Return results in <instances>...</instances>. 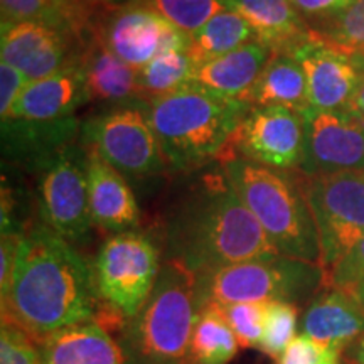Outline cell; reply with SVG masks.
<instances>
[{
	"label": "cell",
	"instance_id": "6da1fadb",
	"mask_svg": "<svg viewBox=\"0 0 364 364\" xmlns=\"http://www.w3.org/2000/svg\"><path fill=\"white\" fill-rule=\"evenodd\" d=\"M93 267L70 241L34 225L22 231L11 289L2 299V324L24 331L36 343L66 327L97 321Z\"/></svg>",
	"mask_w": 364,
	"mask_h": 364
},
{
	"label": "cell",
	"instance_id": "7a4b0ae2",
	"mask_svg": "<svg viewBox=\"0 0 364 364\" xmlns=\"http://www.w3.org/2000/svg\"><path fill=\"white\" fill-rule=\"evenodd\" d=\"M166 258L194 275L279 257L223 166L199 176L177 206L166 228Z\"/></svg>",
	"mask_w": 364,
	"mask_h": 364
},
{
	"label": "cell",
	"instance_id": "3957f363",
	"mask_svg": "<svg viewBox=\"0 0 364 364\" xmlns=\"http://www.w3.org/2000/svg\"><path fill=\"white\" fill-rule=\"evenodd\" d=\"M250 110L248 103L221 97L193 81L147 103L164 159L176 171H198L220 159Z\"/></svg>",
	"mask_w": 364,
	"mask_h": 364
},
{
	"label": "cell",
	"instance_id": "277c9868",
	"mask_svg": "<svg viewBox=\"0 0 364 364\" xmlns=\"http://www.w3.org/2000/svg\"><path fill=\"white\" fill-rule=\"evenodd\" d=\"M199 309L196 275L166 258L147 302L122 327L118 344L125 364H189Z\"/></svg>",
	"mask_w": 364,
	"mask_h": 364
},
{
	"label": "cell",
	"instance_id": "5b68a950",
	"mask_svg": "<svg viewBox=\"0 0 364 364\" xmlns=\"http://www.w3.org/2000/svg\"><path fill=\"white\" fill-rule=\"evenodd\" d=\"M223 167L279 255L321 265V247L306 184H300L289 171L272 169L247 159L236 157Z\"/></svg>",
	"mask_w": 364,
	"mask_h": 364
},
{
	"label": "cell",
	"instance_id": "8992f818",
	"mask_svg": "<svg viewBox=\"0 0 364 364\" xmlns=\"http://www.w3.org/2000/svg\"><path fill=\"white\" fill-rule=\"evenodd\" d=\"M322 284H326V273L318 263L282 255L196 275L199 307L243 302L297 304Z\"/></svg>",
	"mask_w": 364,
	"mask_h": 364
},
{
	"label": "cell",
	"instance_id": "52a82bcc",
	"mask_svg": "<svg viewBox=\"0 0 364 364\" xmlns=\"http://www.w3.org/2000/svg\"><path fill=\"white\" fill-rule=\"evenodd\" d=\"M80 142L130 179H149L167 169L147 117V103L105 108L81 124Z\"/></svg>",
	"mask_w": 364,
	"mask_h": 364
},
{
	"label": "cell",
	"instance_id": "ba28073f",
	"mask_svg": "<svg viewBox=\"0 0 364 364\" xmlns=\"http://www.w3.org/2000/svg\"><path fill=\"white\" fill-rule=\"evenodd\" d=\"M161 252L140 231L112 235L93 263L100 300L124 321L134 317L152 294L161 273Z\"/></svg>",
	"mask_w": 364,
	"mask_h": 364
},
{
	"label": "cell",
	"instance_id": "9c48e42d",
	"mask_svg": "<svg viewBox=\"0 0 364 364\" xmlns=\"http://www.w3.org/2000/svg\"><path fill=\"white\" fill-rule=\"evenodd\" d=\"M38 209L43 225L75 243L93 228L88 194V156L81 142L68 144L36 164Z\"/></svg>",
	"mask_w": 364,
	"mask_h": 364
},
{
	"label": "cell",
	"instance_id": "30bf717a",
	"mask_svg": "<svg viewBox=\"0 0 364 364\" xmlns=\"http://www.w3.org/2000/svg\"><path fill=\"white\" fill-rule=\"evenodd\" d=\"M306 193L327 277L364 236V171L307 176Z\"/></svg>",
	"mask_w": 364,
	"mask_h": 364
},
{
	"label": "cell",
	"instance_id": "8fae6325",
	"mask_svg": "<svg viewBox=\"0 0 364 364\" xmlns=\"http://www.w3.org/2000/svg\"><path fill=\"white\" fill-rule=\"evenodd\" d=\"M306 149V118L289 108H252L223 150V164L233 159L272 169H300Z\"/></svg>",
	"mask_w": 364,
	"mask_h": 364
},
{
	"label": "cell",
	"instance_id": "7c38bea8",
	"mask_svg": "<svg viewBox=\"0 0 364 364\" xmlns=\"http://www.w3.org/2000/svg\"><path fill=\"white\" fill-rule=\"evenodd\" d=\"M97 33L127 65L142 70L164 51H189L191 36L157 12L134 4L97 19Z\"/></svg>",
	"mask_w": 364,
	"mask_h": 364
},
{
	"label": "cell",
	"instance_id": "4fadbf2b",
	"mask_svg": "<svg viewBox=\"0 0 364 364\" xmlns=\"http://www.w3.org/2000/svg\"><path fill=\"white\" fill-rule=\"evenodd\" d=\"M300 171L307 176L364 171V125L349 112L309 110Z\"/></svg>",
	"mask_w": 364,
	"mask_h": 364
},
{
	"label": "cell",
	"instance_id": "5bb4252c",
	"mask_svg": "<svg viewBox=\"0 0 364 364\" xmlns=\"http://www.w3.org/2000/svg\"><path fill=\"white\" fill-rule=\"evenodd\" d=\"M0 41L2 63L19 70L29 81L48 78L76 65L85 48L73 34L36 22L2 24Z\"/></svg>",
	"mask_w": 364,
	"mask_h": 364
},
{
	"label": "cell",
	"instance_id": "9a60e30c",
	"mask_svg": "<svg viewBox=\"0 0 364 364\" xmlns=\"http://www.w3.org/2000/svg\"><path fill=\"white\" fill-rule=\"evenodd\" d=\"M292 56L306 75L312 110H348L359 83V70L351 56L316 34L300 44Z\"/></svg>",
	"mask_w": 364,
	"mask_h": 364
},
{
	"label": "cell",
	"instance_id": "2e32d148",
	"mask_svg": "<svg viewBox=\"0 0 364 364\" xmlns=\"http://www.w3.org/2000/svg\"><path fill=\"white\" fill-rule=\"evenodd\" d=\"M86 156L93 225L112 235L134 231L140 223V208L127 177L113 169L93 149H86Z\"/></svg>",
	"mask_w": 364,
	"mask_h": 364
},
{
	"label": "cell",
	"instance_id": "e0dca14e",
	"mask_svg": "<svg viewBox=\"0 0 364 364\" xmlns=\"http://www.w3.org/2000/svg\"><path fill=\"white\" fill-rule=\"evenodd\" d=\"M81 63L54 73L48 78L29 81L14 105L9 120L56 122L71 118L81 105L88 103ZM7 122V120H6Z\"/></svg>",
	"mask_w": 364,
	"mask_h": 364
},
{
	"label": "cell",
	"instance_id": "ac0fdd59",
	"mask_svg": "<svg viewBox=\"0 0 364 364\" xmlns=\"http://www.w3.org/2000/svg\"><path fill=\"white\" fill-rule=\"evenodd\" d=\"M300 334L343 353L364 334V309L353 295L327 287L304 312Z\"/></svg>",
	"mask_w": 364,
	"mask_h": 364
},
{
	"label": "cell",
	"instance_id": "d6986e66",
	"mask_svg": "<svg viewBox=\"0 0 364 364\" xmlns=\"http://www.w3.org/2000/svg\"><path fill=\"white\" fill-rule=\"evenodd\" d=\"M80 63L90 102L105 103L107 108L144 103L139 90V70L113 54L97 33L85 44Z\"/></svg>",
	"mask_w": 364,
	"mask_h": 364
},
{
	"label": "cell",
	"instance_id": "ffe728a7",
	"mask_svg": "<svg viewBox=\"0 0 364 364\" xmlns=\"http://www.w3.org/2000/svg\"><path fill=\"white\" fill-rule=\"evenodd\" d=\"M252 27L255 41L273 54H290L314 36L290 0H225Z\"/></svg>",
	"mask_w": 364,
	"mask_h": 364
},
{
	"label": "cell",
	"instance_id": "44dd1931",
	"mask_svg": "<svg viewBox=\"0 0 364 364\" xmlns=\"http://www.w3.org/2000/svg\"><path fill=\"white\" fill-rule=\"evenodd\" d=\"M273 53L258 41H250L235 51L194 68L193 83L226 98L245 102L260 80Z\"/></svg>",
	"mask_w": 364,
	"mask_h": 364
},
{
	"label": "cell",
	"instance_id": "7402d4cb",
	"mask_svg": "<svg viewBox=\"0 0 364 364\" xmlns=\"http://www.w3.org/2000/svg\"><path fill=\"white\" fill-rule=\"evenodd\" d=\"M38 346L43 364H125L120 344L98 321L66 327Z\"/></svg>",
	"mask_w": 364,
	"mask_h": 364
},
{
	"label": "cell",
	"instance_id": "603a6c76",
	"mask_svg": "<svg viewBox=\"0 0 364 364\" xmlns=\"http://www.w3.org/2000/svg\"><path fill=\"white\" fill-rule=\"evenodd\" d=\"M81 135V124L75 117L56 122H2L4 157L33 169L61 147L76 142Z\"/></svg>",
	"mask_w": 364,
	"mask_h": 364
},
{
	"label": "cell",
	"instance_id": "cb8c5ba5",
	"mask_svg": "<svg viewBox=\"0 0 364 364\" xmlns=\"http://www.w3.org/2000/svg\"><path fill=\"white\" fill-rule=\"evenodd\" d=\"M245 103L252 108H289L302 115L311 110L307 80L297 59L290 54H273Z\"/></svg>",
	"mask_w": 364,
	"mask_h": 364
},
{
	"label": "cell",
	"instance_id": "d4e9b609",
	"mask_svg": "<svg viewBox=\"0 0 364 364\" xmlns=\"http://www.w3.org/2000/svg\"><path fill=\"white\" fill-rule=\"evenodd\" d=\"M250 41H255V34L248 22L238 12L226 9L191 36L188 54L194 68H198L235 51Z\"/></svg>",
	"mask_w": 364,
	"mask_h": 364
},
{
	"label": "cell",
	"instance_id": "484cf974",
	"mask_svg": "<svg viewBox=\"0 0 364 364\" xmlns=\"http://www.w3.org/2000/svg\"><path fill=\"white\" fill-rule=\"evenodd\" d=\"M240 349L235 332L218 306H204L196 317L189 364H230Z\"/></svg>",
	"mask_w": 364,
	"mask_h": 364
},
{
	"label": "cell",
	"instance_id": "4316f807",
	"mask_svg": "<svg viewBox=\"0 0 364 364\" xmlns=\"http://www.w3.org/2000/svg\"><path fill=\"white\" fill-rule=\"evenodd\" d=\"M194 63L186 51H164L139 70V90L144 103L181 90L193 81Z\"/></svg>",
	"mask_w": 364,
	"mask_h": 364
},
{
	"label": "cell",
	"instance_id": "83f0119b",
	"mask_svg": "<svg viewBox=\"0 0 364 364\" xmlns=\"http://www.w3.org/2000/svg\"><path fill=\"white\" fill-rule=\"evenodd\" d=\"M314 34L351 58H364V0H351L338 16L322 21Z\"/></svg>",
	"mask_w": 364,
	"mask_h": 364
},
{
	"label": "cell",
	"instance_id": "f1b7e54d",
	"mask_svg": "<svg viewBox=\"0 0 364 364\" xmlns=\"http://www.w3.org/2000/svg\"><path fill=\"white\" fill-rule=\"evenodd\" d=\"M140 6L157 12L189 36L198 33L208 21L226 11L225 0H140Z\"/></svg>",
	"mask_w": 364,
	"mask_h": 364
},
{
	"label": "cell",
	"instance_id": "f546056e",
	"mask_svg": "<svg viewBox=\"0 0 364 364\" xmlns=\"http://www.w3.org/2000/svg\"><path fill=\"white\" fill-rule=\"evenodd\" d=\"M297 306L290 302H268L263 338L258 346L262 353L280 359L290 343L297 338Z\"/></svg>",
	"mask_w": 364,
	"mask_h": 364
},
{
	"label": "cell",
	"instance_id": "4dcf8cb0",
	"mask_svg": "<svg viewBox=\"0 0 364 364\" xmlns=\"http://www.w3.org/2000/svg\"><path fill=\"white\" fill-rule=\"evenodd\" d=\"M268 304V302H267ZM267 304L262 302H243L230 304V306H218L223 316L235 332L241 348H255L262 343L263 327H265Z\"/></svg>",
	"mask_w": 364,
	"mask_h": 364
},
{
	"label": "cell",
	"instance_id": "1f68e13d",
	"mask_svg": "<svg viewBox=\"0 0 364 364\" xmlns=\"http://www.w3.org/2000/svg\"><path fill=\"white\" fill-rule=\"evenodd\" d=\"M0 364H43L38 343L16 326L2 324Z\"/></svg>",
	"mask_w": 364,
	"mask_h": 364
},
{
	"label": "cell",
	"instance_id": "d6a6232c",
	"mask_svg": "<svg viewBox=\"0 0 364 364\" xmlns=\"http://www.w3.org/2000/svg\"><path fill=\"white\" fill-rule=\"evenodd\" d=\"M364 284V236L359 243L332 268L326 277V285L354 295Z\"/></svg>",
	"mask_w": 364,
	"mask_h": 364
},
{
	"label": "cell",
	"instance_id": "836d02e7",
	"mask_svg": "<svg viewBox=\"0 0 364 364\" xmlns=\"http://www.w3.org/2000/svg\"><path fill=\"white\" fill-rule=\"evenodd\" d=\"M279 364H341V351L299 334L282 354Z\"/></svg>",
	"mask_w": 364,
	"mask_h": 364
},
{
	"label": "cell",
	"instance_id": "e575fe53",
	"mask_svg": "<svg viewBox=\"0 0 364 364\" xmlns=\"http://www.w3.org/2000/svg\"><path fill=\"white\" fill-rule=\"evenodd\" d=\"M27 83L29 80L19 70L7 63L0 65V117H2V122L9 120L14 105Z\"/></svg>",
	"mask_w": 364,
	"mask_h": 364
},
{
	"label": "cell",
	"instance_id": "d590c367",
	"mask_svg": "<svg viewBox=\"0 0 364 364\" xmlns=\"http://www.w3.org/2000/svg\"><path fill=\"white\" fill-rule=\"evenodd\" d=\"M22 240V231H6L2 233L0 245V300L6 299L11 289L14 267H16L17 253Z\"/></svg>",
	"mask_w": 364,
	"mask_h": 364
},
{
	"label": "cell",
	"instance_id": "8d00e7d4",
	"mask_svg": "<svg viewBox=\"0 0 364 364\" xmlns=\"http://www.w3.org/2000/svg\"><path fill=\"white\" fill-rule=\"evenodd\" d=\"M290 2L300 12V16L326 21L343 12L351 4V0H290Z\"/></svg>",
	"mask_w": 364,
	"mask_h": 364
},
{
	"label": "cell",
	"instance_id": "74e56055",
	"mask_svg": "<svg viewBox=\"0 0 364 364\" xmlns=\"http://www.w3.org/2000/svg\"><path fill=\"white\" fill-rule=\"evenodd\" d=\"M86 11L95 17V21L105 16V14H110L117 9L134 6V4H140V0H78Z\"/></svg>",
	"mask_w": 364,
	"mask_h": 364
},
{
	"label": "cell",
	"instance_id": "f35d334b",
	"mask_svg": "<svg viewBox=\"0 0 364 364\" xmlns=\"http://www.w3.org/2000/svg\"><path fill=\"white\" fill-rule=\"evenodd\" d=\"M359 70V83L354 93V98L349 108L346 112H349L354 118H358L359 122L364 125V58H353Z\"/></svg>",
	"mask_w": 364,
	"mask_h": 364
},
{
	"label": "cell",
	"instance_id": "ab89813d",
	"mask_svg": "<svg viewBox=\"0 0 364 364\" xmlns=\"http://www.w3.org/2000/svg\"><path fill=\"white\" fill-rule=\"evenodd\" d=\"M349 364H364V334L349 349Z\"/></svg>",
	"mask_w": 364,
	"mask_h": 364
},
{
	"label": "cell",
	"instance_id": "60d3db41",
	"mask_svg": "<svg viewBox=\"0 0 364 364\" xmlns=\"http://www.w3.org/2000/svg\"><path fill=\"white\" fill-rule=\"evenodd\" d=\"M353 297H354V299H356V300H358V302H359V304H361V307L364 309V284H363L361 287H359V289L356 290V294H354V295H353Z\"/></svg>",
	"mask_w": 364,
	"mask_h": 364
}]
</instances>
